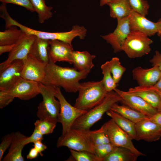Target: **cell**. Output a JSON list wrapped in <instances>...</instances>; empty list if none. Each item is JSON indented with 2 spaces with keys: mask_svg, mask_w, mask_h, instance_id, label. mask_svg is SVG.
I'll use <instances>...</instances> for the list:
<instances>
[{
  "mask_svg": "<svg viewBox=\"0 0 161 161\" xmlns=\"http://www.w3.org/2000/svg\"><path fill=\"white\" fill-rule=\"evenodd\" d=\"M46 75L41 82L44 84L62 87L66 92L78 91L79 81L85 78L90 72L79 71L75 68L63 67L49 61L46 67Z\"/></svg>",
  "mask_w": 161,
  "mask_h": 161,
  "instance_id": "cell-1",
  "label": "cell"
},
{
  "mask_svg": "<svg viewBox=\"0 0 161 161\" xmlns=\"http://www.w3.org/2000/svg\"><path fill=\"white\" fill-rule=\"evenodd\" d=\"M78 91V95L74 106L86 110H89L100 104L108 92L102 80L80 83Z\"/></svg>",
  "mask_w": 161,
  "mask_h": 161,
  "instance_id": "cell-2",
  "label": "cell"
},
{
  "mask_svg": "<svg viewBox=\"0 0 161 161\" xmlns=\"http://www.w3.org/2000/svg\"><path fill=\"white\" fill-rule=\"evenodd\" d=\"M120 96L113 90L108 92L102 101L78 117L74 122L72 128L89 130L90 128L100 120L105 113L111 110L114 103L120 102Z\"/></svg>",
  "mask_w": 161,
  "mask_h": 161,
  "instance_id": "cell-3",
  "label": "cell"
},
{
  "mask_svg": "<svg viewBox=\"0 0 161 161\" xmlns=\"http://www.w3.org/2000/svg\"><path fill=\"white\" fill-rule=\"evenodd\" d=\"M39 87L43 100L38 106L37 116L39 119L56 124L60 110V103L55 98L58 87L46 85L40 82Z\"/></svg>",
  "mask_w": 161,
  "mask_h": 161,
  "instance_id": "cell-4",
  "label": "cell"
},
{
  "mask_svg": "<svg viewBox=\"0 0 161 161\" xmlns=\"http://www.w3.org/2000/svg\"><path fill=\"white\" fill-rule=\"evenodd\" d=\"M89 131L71 128L68 132L59 137L57 147L66 146L70 149L87 151L94 154V145L90 138Z\"/></svg>",
  "mask_w": 161,
  "mask_h": 161,
  "instance_id": "cell-5",
  "label": "cell"
},
{
  "mask_svg": "<svg viewBox=\"0 0 161 161\" xmlns=\"http://www.w3.org/2000/svg\"><path fill=\"white\" fill-rule=\"evenodd\" d=\"M3 19L5 22L6 29L12 26L15 25L27 34L33 35L43 39L49 40H57L72 45V40L77 37V35L76 30L74 29H72L68 32H48L33 29L25 26L13 19L8 13L4 15Z\"/></svg>",
  "mask_w": 161,
  "mask_h": 161,
  "instance_id": "cell-6",
  "label": "cell"
},
{
  "mask_svg": "<svg viewBox=\"0 0 161 161\" xmlns=\"http://www.w3.org/2000/svg\"><path fill=\"white\" fill-rule=\"evenodd\" d=\"M141 33L131 31L122 46L124 51L130 58L142 57L151 51L150 45L153 41Z\"/></svg>",
  "mask_w": 161,
  "mask_h": 161,
  "instance_id": "cell-7",
  "label": "cell"
},
{
  "mask_svg": "<svg viewBox=\"0 0 161 161\" xmlns=\"http://www.w3.org/2000/svg\"><path fill=\"white\" fill-rule=\"evenodd\" d=\"M55 97L60 104L58 122L62 124L61 135H64L70 130L75 120L88 110L81 109L72 106L62 95L60 87H57Z\"/></svg>",
  "mask_w": 161,
  "mask_h": 161,
  "instance_id": "cell-8",
  "label": "cell"
},
{
  "mask_svg": "<svg viewBox=\"0 0 161 161\" xmlns=\"http://www.w3.org/2000/svg\"><path fill=\"white\" fill-rule=\"evenodd\" d=\"M110 143L116 147L127 148L139 156H145L134 146L131 137L120 128L112 118L102 126Z\"/></svg>",
  "mask_w": 161,
  "mask_h": 161,
  "instance_id": "cell-9",
  "label": "cell"
},
{
  "mask_svg": "<svg viewBox=\"0 0 161 161\" xmlns=\"http://www.w3.org/2000/svg\"><path fill=\"white\" fill-rule=\"evenodd\" d=\"M36 38L35 35L23 31L13 49L9 52L7 59L0 63V72L5 69L14 61L25 58L29 54Z\"/></svg>",
  "mask_w": 161,
  "mask_h": 161,
  "instance_id": "cell-10",
  "label": "cell"
},
{
  "mask_svg": "<svg viewBox=\"0 0 161 161\" xmlns=\"http://www.w3.org/2000/svg\"><path fill=\"white\" fill-rule=\"evenodd\" d=\"M117 21V26L113 32L100 35L107 43L111 45L114 53L122 51V45L131 32L129 16L118 19Z\"/></svg>",
  "mask_w": 161,
  "mask_h": 161,
  "instance_id": "cell-11",
  "label": "cell"
},
{
  "mask_svg": "<svg viewBox=\"0 0 161 161\" xmlns=\"http://www.w3.org/2000/svg\"><path fill=\"white\" fill-rule=\"evenodd\" d=\"M23 60L21 77L41 82L45 77L47 64L40 61L30 54Z\"/></svg>",
  "mask_w": 161,
  "mask_h": 161,
  "instance_id": "cell-12",
  "label": "cell"
},
{
  "mask_svg": "<svg viewBox=\"0 0 161 161\" xmlns=\"http://www.w3.org/2000/svg\"><path fill=\"white\" fill-rule=\"evenodd\" d=\"M39 83L21 77L8 91L15 98L28 100L40 94Z\"/></svg>",
  "mask_w": 161,
  "mask_h": 161,
  "instance_id": "cell-13",
  "label": "cell"
},
{
  "mask_svg": "<svg viewBox=\"0 0 161 161\" xmlns=\"http://www.w3.org/2000/svg\"><path fill=\"white\" fill-rule=\"evenodd\" d=\"M73 51L72 45L68 43L57 40L49 41L48 51L50 61L55 63L65 61L72 64Z\"/></svg>",
  "mask_w": 161,
  "mask_h": 161,
  "instance_id": "cell-14",
  "label": "cell"
},
{
  "mask_svg": "<svg viewBox=\"0 0 161 161\" xmlns=\"http://www.w3.org/2000/svg\"><path fill=\"white\" fill-rule=\"evenodd\" d=\"M114 91L121 97V102L149 117L158 112L156 109L138 96L128 94L117 88Z\"/></svg>",
  "mask_w": 161,
  "mask_h": 161,
  "instance_id": "cell-15",
  "label": "cell"
},
{
  "mask_svg": "<svg viewBox=\"0 0 161 161\" xmlns=\"http://www.w3.org/2000/svg\"><path fill=\"white\" fill-rule=\"evenodd\" d=\"M23 60H18L11 63L0 72V90L8 91L21 77Z\"/></svg>",
  "mask_w": 161,
  "mask_h": 161,
  "instance_id": "cell-16",
  "label": "cell"
},
{
  "mask_svg": "<svg viewBox=\"0 0 161 161\" xmlns=\"http://www.w3.org/2000/svg\"><path fill=\"white\" fill-rule=\"evenodd\" d=\"M129 19L131 31L141 33L148 37L154 35L158 32L156 22L151 21L133 10Z\"/></svg>",
  "mask_w": 161,
  "mask_h": 161,
  "instance_id": "cell-17",
  "label": "cell"
},
{
  "mask_svg": "<svg viewBox=\"0 0 161 161\" xmlns=\"http://www.w3.org/2000/svg\"><path fill=\"white\" fill-rule=\"evenodd\" d=\"M147 119L135 123L136 140L148 142L158 140L161 137V126Z\"/></svg>",
  "mask_w": 161,
  "mask_h": 161,
  "instance_id": "cell-18",
  "label": "cell"
},
{
  "mask_svg": "<svg viewBox=\"0 0 161 161\" xmlns=\"http://www.w3.org/2000/svg\"><path fill=\"white\" fill-rule=\"evenodd\" d=\"M132 73L133 79L139 86H154L161 77V71L156 66L147 69L137 67L132 70Z\"/></svg>",
  "mask_w": 161,
  "mask_h": 161,
  "instance_id": "cell-19",
  "label": "cell"
},
{
  "mask_svg": "<svg viewBox=\"0 0 161 161\" xmlns=\"http://www.w3.org/2000/svg\"><path fill=\"white\" fill-rule=\"evenodd\" d=\"M126 92L140 97L157 110L160 103V97L152 86H139L130 88Z\"/></svg>",
  "mask_w": 161,
  "mask_h": 161,
  "instance_id": "cell-20",
  "label": "cell"
},
{
  "mask_svg": "<svg viewBox=\"0 0 161 161\" xmlns=\"http://www.w3.org/2000/svg\"><path fill=\"white\" fill-rule=\"evenodd\" d=\"M27 137L19 132L14 133L12 143L9 151L3 159L4 161H24L22 151L25 145L24 140Z\"/></svg>",
  "mask_w": 161,
  "mask_h": 161,
  "instance_id": "cell-21",
  "label": "cell"
},
{
  "mask_svg": "<svg viewBox=\"0 0 161 161\" xmlns=\"http://www.w3.org/2000/svg\"><path fill=\"white\" fill-rule=\"evenodd\" d=\"M96 56L91 55L87 51H74L72 53L73 64L76 69L79 71H91L94 65L93 60Z\"/></svg>",
  "mask_w": 161,
  "mask_h": 161,
  "instance_id": "cell-22",
  "label": "cell"
},
{
  "mask_svg": "<svg viewBox=\"0 0 161 161\" xmlns=\"http://www.w3.org/2000/svg\"><path fill=\"white\" fill-rule=\"evenodd\" d=\"M107 5L110 16L117 20L129 16L132 10L128 0H110Z\"/></svg>",
  "mask_w": 161,
  "mask_h": 161,
  "instance_id": "cell-23",
  "label": "cell"
},
{
  "mask_svg": "<svg viewBox=\"0 0 161 161\" xmlns=\"http://www.w3.org/2000/svg\"><path fill=\"white\" fill-rule=\"evenodd\" d=\"M49 41L36 37L29 53L36 59L46 64L49 61L48 51Z\"/></svg>",
  "mask_w": 161,
  "mask_h": 161,
  "instance_id": "cell-24",
  "label": "cell"
},
{
  "mask_svg": "<svg viewBox=\"0 0 161 161\" xmlns=\"http://www.w3.org/2000/svg\"><path fill=\"white\" fill-rule=\"evenodd\" d=\"M111 110L135 123L149 118L148 117L144 114L125 105H119L115 103L112 106Z\"/></svg>",
  "mask_w": 161,
  "mask_h": 161,
  "instance_id": "cell-25",
  "label": "cell"
},
{
  "mask_svg": "<svg viewBox=\"0 0 161 161\" xmlns=\"http://www.w3.org/2000/svg\"><path fill=\"white\" fill-rule=\"evenodd\" d=\"M106 113L113 119L120 128L127 133L132 140H136L135 123L111 110L107 111Z\"/></svg>",
  "mask_w": 161,
  "mask_h": 161,
  "instance_id": "cell-26",
  "label": "cell"
},
{
  "mask_svg": "<svg viewBox=\"0 0 161 161\" xmlns=\"http://www.w3.org/2000/svg\"><path fill=\"white\" fill-rule=\"evenodd\" d=\"M139 156L127 148L116 147L103 161H136Z\"/></svg>",
  "mask_w": 161,
  "mask_h": 161,
  "instance_id": "cell-27",
  "label": "cell"
},
{
  "mask_svg": "<svg viewBox=\"0 0 161 161\" xmlns=\"http://www.w3.org/2000/svg\"><path fill=\"white\" fill-rule=\"evenodd\" d=\"M30 0L35 11L38 14V21L40 23H43L52 17L53 7L47 6L45 0Z\"/></svg>",
  "mask_w": 161,
  "mask_h": 161,
  "instance_id": "cell-28",
  "label": "cell"
},
{
  "mask_svg": "<svg viewBox=\"0 0 161 161\" xmlns=\"http://www.w3.org/2000/svg\"><path fill=\"white\" fill-rule=\"evenodd\" d=\"M17 26L13 25L3 31L0 32V46L15 44L19 38L23 31Z\"/></svg>",
  "mask_w": 161,
  "mask_h": 161,
  "instance_id": "cell-29",
  "label": "cell"
},
{
  "mask_svg": "<svg viewBox=\"0 0 161 161\" xmlns=\"http://www.w3.org/2000/svg\"><path fill=\"white\" fill-rule=\"evenodd\" d=\"M108 62L114 80L117 84L126 71V68L121 65L120 59L117 57H113Z\"/></svg>",
  "mask_w": 161,
  "mask_h": 161,
  "instance_id": "cell-30",
  "label": "cell"
},
{
  "mask_svg": "<svg viewBox=\"0 0 161 161\" xmlns=\"http://www.w3.org/2000/svg\"><path fill=\"white\" fill-rule=\"evenodd\" d=\"M102 73L103 75L102 79L105 89L108 92L114 90L117 86L111 75L108 62L106 61L101 66Z\"/></svg>",
  "mask_w": 161,
  "mask_h": 161,
  "instance_id": "cell-31",
  "label": "cell"
},
{
  "mask_svg": "<svg viewBox=\"0 0 161 161\" xmlns=\"http://www.w3.org/2000/svg\"><path fill=\"white\" fill-rule=\"evenodd\" d=\"M116 147L111 143L94 145V154L98 161L103 160L114 150Z\"/></svg>",
  "mask_w": 161,
  "mask_h": 161,
  "instance_id": "cell-32",
  "label": "cell"
},
{
  "mask_svg": "<svg viewBox=\"0 0 161 161\" xmlns=\"http://www.w3.org/2000/svg\"><path fill=\"white\" fill-rule=\"evenodd\" d=\"M89 134L93 145L110 143L109 139L102 126L97 130H89Z\"/></svg>",
  "mask_w": 161,
  "mask_h": 161,
  "instance_id": "cell-33",
  "label": "cell"
},
{
  "mask_svg": "<svg viewBox=\"0 0 161 161\" xmlns=\"http://www.w3.org/2000/svg\"><path fill=\"white\" fill-rule=\"evenodd\" d=\"M132 9L145 16L148 13L150 5L146 0H128Z\"/></svg>",
  "mask_w": 161,
  "mask_h": 161,
  "instance_id": "cell-34",
  "label": "cell"
},
{
  "mask_svg": "<svg viewBox=\"0 0 161 161\" xmlns=\"http://www.w3.org/2000/svg\"><path fill=\"white\" fill-rule=\"evenodd\" d=\"M71 158L76 161H98L95 155L85 151H78L70 149Z\"/></svg>",
  "mask_w": 161,
  "mask_h": 161,
  "instance_id": "cell-35",
  "label": "cell"
},
{
  "mask_svg": "<svg viewBox=\"0 0 161 161\" xmlns=\"http://www.w3.org/2000/svg\"><path fill=\"white\" fill-rule=\"evenodd\" d=\"M56 124L46 120L40 119L36 120L34 123L35 128L43 135L52 133Z\"/></svg>",
  "mask_w": 161,
  "mask_h": 161,
  "instance_id": "cell-36",
  "label": "cell"
},
{
  "mask_svg": "<svg viewBox=\"0 0 161 161\" xmlns=\"http://www.w3.org/2000/svg\"><path fill=\"white\" fill-rule=\"evenodd\" d=\"M13 132L8 134L4 136L0 144V161L2 160L6 151L10 146L14 136Z\"/></svg>",
  "mask_w": 161,
  "mask_h": 161,
  "instance_id": "cell-37",
  "label": "cell"
},
{
  "mask_svg": "<svg viewBox=\"0 0 161 161\" xmlns=\"http://www.w3.org/2000/svg\"><path fill=\"white\" fill-rule=\"evenodd\" d=\"M0 1L6 4L11 3L22 6L32 12L35 11L30 0H0Z\"/></svg>",
  "mask_w": 161,
  "mask_h": 161,
  "instance_id": "cell-38",
  "label": "cell"
},
{
  "mask_svg": "<svg viewBox=\"0 0 161 161\" xmlns=\"http://www.w3.org/2000/svg\"><path fill=\"white\" fill-rule=\"evenodd\" d=\"M15 98L8 91L0 90V108L2 109L8 105Z\"/></svg>",
  "mask_w": 161,
  "mask_h": 161,
  "instance_id": "cell-39",
  "label": "cell"
},
{
  "mask_svg": "<svg viewBox=\"0 0 161 161\" xmlns=\"http://www.w3.org/2000/svg\"><path fill=\"white\" fill-rule=\"evenodd\" d=\"M43 135L36 128H35L32 134L27 137L24 140L25 145L31 143H34L38 141H42L43 140Z\"/></svg>",
  "mask_w": 161,
  "mask_h": 161,
  "instance_id": "cell-40",
  "label": "cell"
},
{
  "mask_svg": "<svg viewBox=\"0 0 161 161\" xmlns=\"http://www.w3.org/2000/svg\"><path fill=\"white\" fill-rule=\"evenodd\" d=\"M152 66H157L161 71V53L156 50L153 57L150 60Z\"/></svg>",
  "mask_w": 161,
  "mask_h": 161,
  "instance_id": "cell-41",
  "label": "cell"
},
{
  "mask_svg": "<svg viewBox=\"0 0 161 161\" xmlns=\"http://www.w3.org/2000/svg\"><path fill=\"white\" fill-rule=\"evenodd\" d=\"M33 143L34 147L37 150L40 155L42 156L43 154L42 152L47 148V145L44 144L42 143V141H38Z\"/></svg>",
  "mask_w": 161,
  "mask_h": 161,
  "instance_id": "cell-42",
  "label": "cell"
},
{
  "mask_svg": "<svg viewBox=\"0 0 161 161\" xmlns=\"http://www.w3.org/2000/svg\"><path fill=\"white\" fill-rule=\"evenodd\" d=\"M149 119L154 123L161 126V112L156 113L149 117Z\"/></svg>",
  "mask_w": 161,
  "mask_h": 161,
  "instance_id": "cell-43",
  "label": "cell"
},
{
  "mask_svg": "<svg viewBox=\"0 0 161 161\" xmlns=\"http://www.w3.org/2000/svg\"><path fill=\"white\" fill-rule=\"evenodd\" d=\"M15 45V44L0 46V55H1L5 52H10L13 49Z\"/></svg>",
  "mask_w": 161,
  "mask_h": 161,
  "instance_id": "cell-44",
  "label": "cell"
},
{
  "mask_svg": "<svg viewBox=\"0 0 161 161\" xmlns=\"http://www.w3.org/2000/svg\"><path fill=\"white\" fill-rule=\"evenodd\" d=\"M39 153L36 149L34 147L31 149L28 154L27 155V158L32 159L36 158L38 155Z\"/></svg>",
  "mask_w": 161,
  "mask_h": 161,
  "instance_id": "cell-45",
  "label": "cell"
},
{
  "mask_svg": "<svg viewBox=\"0 0 161 161\" xmlns=\"http://www.w3.org/2000/svg\"><path fill=\"white\" fill-rule=\"evenodd\" d=\"M152 86L153 89L158 93L160 99V101L159 106L158 109H157V111L158 112H161V91L155 88L153 86Z\"/></svg>",
  "mask_w": 161,
  "mask_h": 161,
  "instance_id": "cell-46",
  "label": "cell"
},
{
  "mask_svg": "<svg viewBox=\"0 0 161 161\" xmlns=\"http://www.w3.org/2000/svg\"><path fill=\"white\" fill-rule=\"evenodd\" d=\"M156 23L158 30L157 34L158 36H160L161 35V18H160Z\"/></svg>",
  "mask_w": 161,
  "mask_h": 161,
  "instance_id": "cell-47",
  "label": "cell"
},
{
  "mask_svg": "<svg viewBox=\"0 0 161 161\" xmlns=\"http://www.w3.org/2000/svg\"><path fill=\"white\" fill-rule=\"evenodd\" d=\"M153 86L155 88L161 91V77Z\"/></svg>",
  "mask_w": 161,
  "mask_h": 161,
  "instance_id": "cell-48",
  "label": "cell"
},
{
  "mask_svg": "<svg viewBox=\"0 0 161 161\" xmlns=\"http://www.w3.org/2000/svg\"><path fill=\"white\" fill-rule=\"evenodd\" d=\"M110 0H100V6H103L105 5H107V3Z\"/></svg>",
  "mask_w": 161,
  "mask_h": 161,
  "instance_id": "cell-49",
  "label": "cell"
},
{
  "mask_svg": "<svg viewBox=\"0 0 161 161\" xmlns=\"http://www.w3.org/2000/svg\"><path fill=\"white\" fill-rule=\"evenodd\" d=\"M160 36H161V35Z\"/></svg>",
  "mask_w": 161,
  "mask_h": 161,
  "instance_id": "cell-50",
  "label": "cell"
}]
</instances>
